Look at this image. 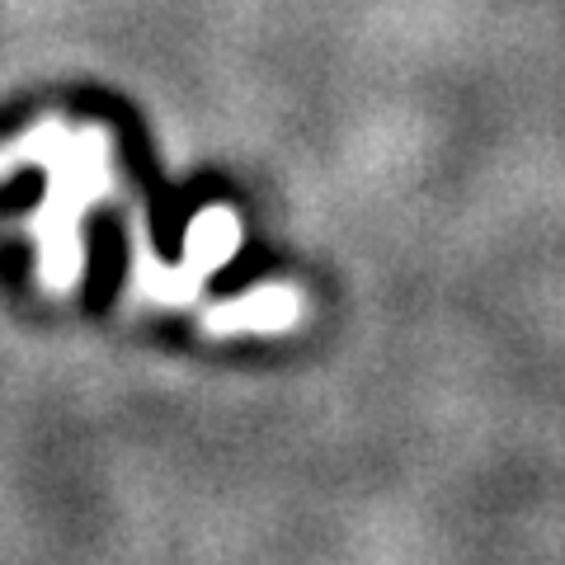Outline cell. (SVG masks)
Returning <instances> with one entry per match:
<instances>
[{
	"label": "cell",
	"instance_id": "cell-1",
	"mask_svg": "<svg viewBox=\"0 0 565 565\" xmlns=\"http://www.w3.org/2000/svg\"><path fill=\"white\" fill-rule=\"evenodd\" d=\"M14 166H47L52 193L33 212V236L43 255V282L47 288H71L81 278V217L85 207L99 203L114 189V141L104 128H43L24 132L14 147L0 151V174Z\"/></svg>",
	"mask_w": 565,
	"mask_h": 565
},
{
	"label": "cell",
	"instance_id": "cell-2",
	"mask_svg": "<svg viewBox=\"0 0 565 565\" xmlns=\"http://www.w3.org/2000/svg\"><path fill=\"white\" fill-rule=\"evenodd\" d=\"M236 245H241V217L232 207H207L203 217L189 226V245H184L180 269H166V264L147 250L137 255V288L161 307H180L203 288V278L217 269V264H226L236 255Z\"/></svg>",
	"mask_w": 565,
	"mask_h": 565
},
{
	"label": "cell",
	"instance_id": "cell-3",
	"mask_svg": "<svg viewBox=\"0 0 565 565\" xmlns=\"http://www.w3.org/2000/svg\"><path fill=\"white\" fill-rule=\"evenodd\" d=\"M302 321V297L282 282H269V288H250L241 292L236 302H222L207 311V330L212 334H278V330H292Z\"/></svg>",
	"mask_w": 565,
	"mask_h": 565
}]
</instances>
